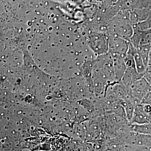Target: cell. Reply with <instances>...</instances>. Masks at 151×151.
<instances>
[{
	"label": "cell",
	"mask_w": 151,
	"mask_h": 151,
	"mask_svg": "<svg viewBox=\"0 0 151 151\" xmlns=\"http://www.w3.org/2000/svg\"><path fill=\"white\" fill-rule=\"evenodd\" d=\"M107 27L108 34L117 36L128 41H130L134 34V24L127 17L112 20Z\"/></svg>",
	"instance_id": "obj_1"
},
{
	"label": "cell",
	"mask_w": 151,
	"mask_h": 151,
	"mask_svg": "<svg viewBox=\"0 0 151 151\" xmlns=\"http://www.w3.org/2000/svg\"><path fill=\"white\" fill-rule=\"evenodd\" d=\"M92 50L99 55L107 54L109 50V36L104 32L92 33L89 37Z\"/></svg>",
	"instance_id": "obj_2"
},
{
	"label": "cell",
	"mask_w": 151,
	"mask_h": 151,
	"mask_svg": "<svg viewBox=\"0 0 151 151\" xmlns=\"http://www.w3.org/2000/svg\"><path fill=\"white\" fill-rule=\"evenodd\" d=\"M109 36L108 53L111 56L118 55L125 57L129 49V42L124 39L113 35Z\"/></svg>",
	"instance_id": "obj_3"
},
{
	"label": "cell",
	"mask_w": 151,
	"mask_h": 151,
	"mask_svg": "<svg viewBox=\"0 0 151 151\" xmlns=\"http://www.w3.org/2000/svg\"><path fill=\"white\" fill-rule=\"evenodd\" d=\"M151 91V87L149 81L145 76L135 81L131 86L130 94L137 98L142 103L143 98Z\"/></svg>",
	"instance_id": "obj_4"
},
{
	"label": "cell",
	"mask_w": 151,
	"mask_h": 151,
	"mask_svg": "<svg viewBox=\"0 0 151 151\" xmlns=\"http://www.w3.org/2000/svg\"><path fill=\"white\" fill-rule=\"evenodd\" d=\"M112 57L113 59L116 81H121L127 69L124 59L125 57L118 55Z\"/></svg>",
	"instance_id": "obj_5"
},
{
	"label": "cell",
	"mask_w": 151,
	"mask_h": 151,
	"mask_svg": "<svg viewBox=\"0 0 151 151\" xmlns=\"http://www.w3.org/2000/svg\"><path fill=\"white\" fill-rule=\"evenodd\" d=\"M150 123L149 119L144 113L140 104L135 108L133 117L129 124H142Z\"/></svg>",
	"instance_id": "obj_6"
},
{
	"label": "cell",
	"mask_w": 151,
	"mask_h": 151,
	"mask_svg": "<svg viewBox=\"0 0 151 151\" xmlns=\"http://www.w3.org/2000/svg\"><path fill=\"white\" fill-rule=\"evenodd\" d=\"M129 131L151 136V124L150 123L142 124H129Z\"/></svg>",
	"instance_id": "obj_7"
},
{
	"label": "cell",
	"mask_w": 151,
	"mask_h": 151,
	"mask_svg": "<svg viewBox=\"0 0 151 151\" xmlns=\"http://www.w3.org/2000/svg\"><path fill=\"white\" fill-rule=\"evenodd\" d=\"M137 49L139 53L147 68L151 49V44H140L139 45Z\"/></svg>",
	"instance_id": "obj_8"
},
{
	"label": "cell",
	"mask_w": 151,
	"mask_h": 151,
	"mask_svg": "<svg viewBox=\"0 0 151 151\" xmlns=\"http://www.w3.org/2000/svg\"><path fill=\"white\" fill-rule=\"evenodd\" d=\"M151 69V49L150 52V56H149V59L148 64L147 68V69Z\"/></svg>",
	"instance_id": "obj_9"
},
{
	"label": "cell",
	"mask_w": 151,
	"mask_h": 151,
	"mask_svg": "<svg viewBox=\"0 0 151 151\" xmlns=\"http://www.w3.org/2000/svg\"><path fill=\"white\" fill-rule=\"evenodd\" d=\"M150 7H151V8H150V9H151V6H150Z\"/></svg>",
	"instance_id": "obj_10"
}]
</instances>
